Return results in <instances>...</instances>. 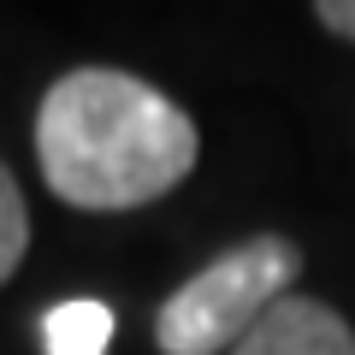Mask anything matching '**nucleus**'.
<instances>
[{
  "label": "nucleus",
  "instance_id": "1",
  "mask_svg": "<svg viewBox=\"0 0 355 355\" xmlns=\"http://www.w3.org/2000/svg\"><path fill=\"white\" fill-rule=\"evenodd\" d=\"M196 119L137 71L77 65L42 95L36 160L48 190L83 214H130L196 172Z\"/></svg>",
  "mask_w": 355,
  "mask_h": 355
},
{
  "label": "nucleus",
  "instance_id": "2",
  "mask_svg": "<svg viewBox=\"0 0 355 355\" xmlns=\"http://www.w3.org/2000/svg\"><path fill=\"white\" fill-rule=\"evenodd\" d=\"M302 272V249L279 231L237 243L184 279L154 314V343L160 355H231L266 308H279Z\"/></svg>",
  "mask_w": 355,
  "mask_h": 355
},
{
  "label": "nucleus",
  "instance_id": "3",
  "mask_svg": "<svg viewBox=\"0 0 355 355\" xmlns=\"http://www.w3.org/2000/svg\"><path fill=\"white\" fill-rule=\"evenodd\" d=\"M231 355H355V326L314 296H284Z\"/></svg>",
  "mask_w": 355,
  "mask_h": 355
},
{
  "label": "nucleus",
  "instance_id": "4",
  "mask_svg": "<svg viewBox=\"0 0 355 355\" xmlns=\"http://www.w3.org/2000/svg\"><path fill=\"white\" fill-rule=\"evenodd\" d=\"M42 349L48 355H107L113 349V308L107 302H60L42 320Z\"/></svg>",
  "mask_w": 355,
  "mask_h": 355
},
{
  "label": "nucleus",
  "instance_id": "5",
  "mask_svg": "<svg viewBox=\"0 0 355 355\" xmlns=\"http://www.w3.org/2000/svg\"><path fill=\"white\" fill-rule=\"evenodd\" d=\"M30 249V207H24V190H18V178L0 166V284L18 272Z\"/></svg>",
  "mask_w": 355,
  "mask_h": 355
},
{
  "label": "nucleus",
  "instance_id": "6",
  "mask_svg": "<svg viewBox=\"0 0 355 355\" xmlns=\"http://www.w3.org/2000/svg\"><path fill=\"white\" fill-rule=\"evenodd\" d=\"M314 18L326 24V36L355 42V0H320V6H314Z\"/></svg>",
  "mask_w": 355,
  "mask_h": 355
}]
</instances>
